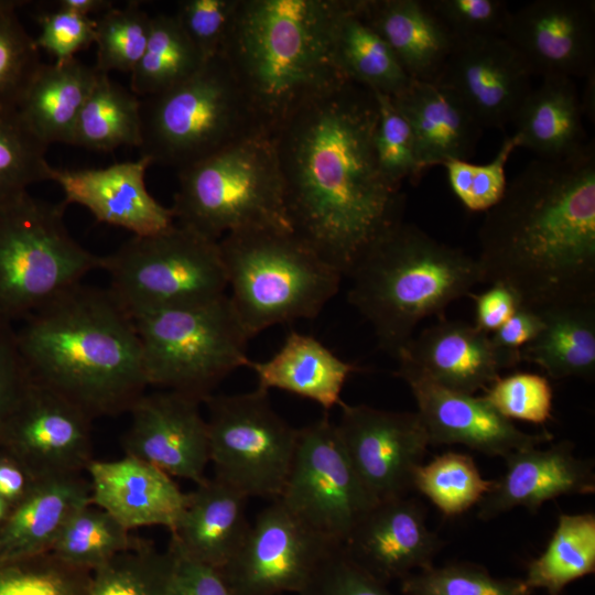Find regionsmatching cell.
<instances>
[{"label":"cell","instance_id":"obj_1","mask_svg":"<svg viewBox=\"0 0 595 595\" xmlns=\"http://www.w3.org/2000/svg\"><path fill=\"white\" fill-rule=\"evenodd\" d=\"M374 91L353 82L299 107L271 138L291 230L346 277L403 220L404 194L381 172Z\"/></svg>","mask_w":595,"mask_h":595},{"label":"cell","instance_id":"obj_2","mask_svg":"<svg viewBox=\"0 0 595 595\" xmlns=\"http://www.w3.org/2000/svg\"><path fill=\"white\" fill-rule=\"evenodd\" d=\"M482 283H501L536 311L595 302V147L531 160L478 230Z\"/></svg>","mask_w":595,"mask_h":595},{"label":"cell","instance_id":"obj_3","mask_svg":"<svg viewBox=\"0 0 595 595\" xmlns=\"http://www.w3.org/2000/svg\"><path fill=\"white\" fill-rule=\"evenodd\" d=\"M25 318L15 334L32 379L93 420L129 412L145 393L133 318L108 289L79 283Z\"/></svg>","mask_w":595,"mask_h":595},{"label":"cell","instance_id":"obj_4","mask_svg":"<svg viewBox=\"0 0 595 595\" xmlns=\"http://www.w3.org/2000/svg\"><path fill=\"white\" fill-rule=\"evenodd\" d=\"M346 1L238 0L220 53L268 133L348 80L335 46Z\"/></svg>","mask_w":595,"mask_h":595},{"label":"cell","instance_id":"obj_5","mask_svg":"<svg viewBox=\"0 0 595 595\" xmlns=\"http://www.w3.org/2000/svg\"><path fill=\"white\" fill-rule=\"evenodd\" d=\"M346 277L348 302L394 358L422 320L441 315L482 283L476 258L404 220L378 237Z\"/></svg>","mask_w":595,"mask_h":595},{"label":"cell","instance_id":"obj_6","mask_svg":"<svg viewBox=\"0 0 595 595\" xmlns=\"http://www.w3.org/2000/svg\"><path fill=\"white\" fill-rule=\"evenodd\" d=\"M218 244L229 301L250 338L274 325L316 317L344 278L292 230L229 234Z\"/></svg>","mask_w":595,"mask_h":595},{"label":"cell","instance_id":"obj_7","mask_svg":"<svg viewBox=\"0 0 595 595\" xmlns=\"http://www.w3.org/2000/svg\"><path fill=\"white\" fill-rule=\"evenodd\" d=\"M177 178L174 220L207 238L291 230L274 144L264 130L178 170Z\"/></svg>","mask_w":595,"mask_h":595},{"label":"cell","instance_id":"obj_8","mask_svg":"<svg viewBox=\"0 0 595 595\" xmlns=\"http://www.w3.org/2000/svg\"><path fill=\"white\" fill-rule=\"evenodd\" d=\"M141 117L140 156L176 171L263 130L221 53L180 84L143 98Z\"/></svg>","mask_w":595,"mask_h":595},{"label":"cell","instance_id":"obj_9","mask_svg":"<svg viewBox=\"0 0 595 595\" xmlns=\"http://www.w3.org/2000/svg\"><path fill=\"white\" fill-rule=\"evenodd\" d=\"M148 386L204 402L218 383L248 367L250 337L228 294L133 317Z\"/></svg>","mask_w":595,"mask_h":595},{"label":"cell","instance_id":"obj_10","mask_svg":"<svg viewBox=\"0 0 595 595\" xmlns=\"http://www.w3.org/2000/svg\"><path fill=\"white\" fill-rule=\"evenodd\" d=\"M66 204L22 194L0 207V317H26L100 269L69 235Z\"/></svg>","mask_w":595,"mask_h":595},{"label":"cell","instance_id":"obj_11","mask_svg":"<svg viewBox=\"0 0 595 595\" xmlns=\"http://www.w3.org/2000/svg\"><path fill=\"white\" fill-rule=\"evenodd\" d=\"M108 290L136 316L214 300L227 278L217 240L174 223L151 236H133L101 257Z\"/></svg>","mask_w":595,"mask_h":595},{"label":"cell","instance_id":"obj_12","mask_svg":"<svg viewBox=\"0 0 595 595\" xmlns=\"http://www.w3.org/2000/svg\"><path fill=\"white\" fill-rule=\"evenodd\" d=\"M209 462L217 479L247 498L278 499L286 482L299 429L272 408L268 391L209 396Z\"/></svg>","mask_w":595,"mask_h":595},{"label":"cell","instance_id":"obj_13","mask_svg":"<svg viewBox=\"0 0 595 595\" xmlns=\"http://www.w3.org/2000/svg\"><path fill=\"white\" fill-rule=\"evenodd\" d=\"M279 500L300 522L342 547L377 504L355 473L327 415L299 429L293 462Z\"/></svg>","mask_w":595,"mask_h":595},{"label":"cell","instance_id":"obj_14","mask_svg":"<svg viewBox=\"0 0 595 595\" xmlns=\"http://www.w3.org/2000/svg\"><path fill=\"white\" fill-rule=\"evenodd\" d=\"M335 548L273 500L220 572L232 595H300Z\"/></svg>","mask_w":595,"mask_h":595},{"label":"cell","instance_id":"obj_15","mask_svg":"<svg viewBox=\"0 0 595 595\" xmlns=\"http://www.w3.org/2000/svg\"><path fill=\"white\" fill-rule=\"evenodd\" d=\"M337 433L346 455L376 501L404 497L430 445L418 412L340 403Z\"/></svg>","mask_w":595,"mask_h":595},{"label":"cell","instance_id":"obj_16","mask_svg":"<svg viewBox=\"0 0 595 595\" xmlns=\"http://www.w3.org/2000/svg\"><path fill=\"white\" fill-rule=\"evenodd\" d=\"M91 422L82 409L31 377L2 430L0 448L35 480L82 474L93 461Z\"/></svg>","mask_w":595,"mask_h":595},{"label":"cell","instance_id":"obj_17","mask_svg":"<svg viewBox=\"0 0 595 595\" xmlns=\"http://www.w3.org/2000/svg\"><path fill=\"white\" fill-rule=\"evenodd\" d=\"M398 364L396 374L411 389L430 445L459 444L489 456L505 457L553 437L545 431L526 433L499 414L484 397L442 387L407 360L398 359Z\"/></svg>","mask_w":595,"mask_h":595},{"label":"cell","instance_id":"obj_18","mask_svg":"<svg viewBox=\"0 0 595 595\" xmlns=\"http://www.w3.org/2000/svg\"><path fill=\"white\" fill-rule=\"evenodd\" d=\"M532 73L502 36L456 40L437 79L484 128L511 123L531 87Z\"/></svg>","mask_w":595,"mask_h":595},{"label":"cell","instance_id":"obj_19","mask_svg":"<svg viewBox=\"0 0 595 595\" xmlns=\"http://www.w3.org/2000/svg\"><path fill=\"white\" fill-rule=\"evenodd\" d=\"M504 37L532 75L595 73V1L536 0L510 12Z\"/></svg>","mask_w":595,"mask_h":595},{"label":"cell","instance_id":"obj_20","mask_svg":"<svg viewBox=\"0 0 595 595\" xmlns=\"http://www.w3.org/2000/svg\"><path fill=\"white\" fill-rule=\"evenodd\" d=\"M199 404L196 399L170 390L143 393L129 411L131 424L122 439L125 454L171 477L203 483L209 463V440Z\"/></svg>","mask_w":595,"mask_h":595},{"label":"cell","instance_id":"obj_21","mask_svg":"<svg viewBox=\"0 0 595 595\" xmlns=\"http://www.w3.org/2000/svg\"><path fill=\"white\" fill-rule=\"evenodd\" d=\"M342 547L355 564L388 585L433 565L443 541L429 529L424 506L408 495L375 504Z\"/></svg>","mask_w":595,"mask_h":595},{"label":"cell","instance_id":"obj_22","mask_svg":"<svg viewBox=\"0 0 595 595\" xmlns=\"http://www.w3.org/2000/svg\"><path fill=\"white\" fill-rule=\"evenodd\" d=\"M147 156L102 169H55L50 181L60 185L66 205L84 206L100 223L145 237L171 227V207L161 205L147 190Z\"/></svg>","mask_w":595,"mask_h":595},{"label":"cell","instance_id":"obj_23","mask_svg":"<svg viewBox=\"0 0 595 595\" xmlns=\"http://www.w3.org/2000/svg\"><path fill=\"white\" fill-rule=\"evenodd\" d=\"M506 469L477 504L478 518L488 521L516 508L536 512L547 501L564 495L595 491L594 463L574 454L563 440L549 448L530 446L504 457Z\"/></svg>","mask_w":595,"mask_h":595},{"label":"cell","instance_id":"obj_24","mask_svg":"<svg viewBox=\"0 0 595 595\" xmlns=\"http://www.w3.org/2000/svg\"><path fill=\"white\" fill-rule=\"evenodd\" d=\"M89 475L90 504L112 516L129 531L161 526L172 531L187 501L172 477L156 466L125 456L117 461L93 459Z\"/></svg>","mask_w":595,"mask_h":595},{"label":"cell","instance_id":"obj_25","mask_svg":"<svg viewBox=\"0 0 595 595\" xmlns=\"http://www.w3.org/2000/svg\"><path fill=\"white\" fill-rule=\"evenodd\" d=\"M396 359L407 360L442 387L467 394L489 387L500 370L488 334L445 318L412 337Z\"/></svg>","mask_w":595,"mask_h":595},{"label":"cell","instance_id":"obj_26","mask_svg":"<svg viewBox=\"0 0 595 595\" xmlns=\"http://www.w3.org/2000/svg\"><path fill=\"white\" fill-rule=\"evenodd\" d=\"M391 99L413 132L423 171L451 159L468 161L474 155L483 127L450 89L412 79Z\"/></svg>","mask_w":595,"mask_h":595},{"label":"cell","instance_id":"obj_27","mask_svg":"<svg viewBox=\"0 0 595 595\" xmlns=\"http://www.w3.org/2000/svg\"><path fill=\"white\" fill-rule=\"evenodd\" d=\"M247 500L216 477L206 478L187 494L170 543L193 560L223 569L238 552L250 529Z\"/></svg>","mask_w":595,"mask_h":595},{"label":"cell","instance_id":"obj_28","mask_svg":"<svg viewBox=\"0 0 595 595\" xmlns=\"http://www.w3.org/2000/svg\"><path fill=\"white\" fill-rule=\"evenodd\" d=\"M360 13L411 79H437L455 39L428 0H360Z\"/></svg>","mask_w":595,"mask_h":595},{"label":"cell","instance_id":"obj_29","mask_svg":"<svg viewBox=\"0 0 595 595\" xmlns=\"http://www.w3.org/2000/svg\"><path fill=\"white\" fill-rule=\"evenodd\" d=\"M89 504L82 474L37 480L0 527V563L50 552L71 516Z\"/></svg>","mask_w":595,"mask_h":595},{"label":"cell","instance_id":"obj_30","mask_svg":"<svg viewBox=\"0 0 595 595\" xmlns=\"http://www.w3.org/2000/svg\"><path fill=\"white\" fill-rule=\"evenodd\" d=\"M583 116L574 80L550 75L530 90L511 123L519 148L533 152L538 159L563 160L587 144Z\"/></svg>","mask_w":595,"mask_h":595},{"label":"cell","instance_id":"obj_31","mask_svg":"<svg viewBox=\"0 0 595 595\" xmlns=\"http://www.w3.org/2000/svg\"><path fill=\"white\" fill-rule=\"evenodd\" d=\"M257 388L282 390L311 400L324 410L343 402L340 394L357 368L340 359L316 338L291 332L279 350L264 361L250 360Z\"/></svg>","mask_w":595,"mask_h":595},{"label":"cell","instance_id":"obj_32","mask_svg":"<svg viewBox=\"0 0 595 595\" xmlns=\"http://www.w3.org/2000/svg\"><path fill=\"white\" fill-rule=\"evenodd\" d=\"M99 72L77 58L39 66L17 111L29 129L47 147L71 144L80 110Z\"/></svg>","mask_w":595,"mask_h":595},{"label":"cell","instance_id":"obj_33","mask_svg":"<svg viewBox=\"0 0 595 595\" xmlns=\"http://www.w3.org/2000/svg\"><path fill=\"white\" fill-rule=\"evenodd\" d=\"M543 326L521 350V360L551 378L591 379L595 372V302L569 303L538 311Z\"/></svg>","mask_w":595,"mask_h":595},{"label":"cell","instance_id":"obj_34","mask_svg":"<svg viewBox=\"0 0 595 595\" xmlns=\"http://www.w3.org/2000/svg\"><path fill=\"white\" fill-rule=\"evenodd\" d=\"M336 58L344 76L393 97L411 83L387 42L365 21L360 0H347L336 29Z\"/></svg>","mask_w":595,"mask_h":595},{"label":"cell","instance_id":"obj_35","mask_svg":"<svg viewBox=\"0 0 595 595\" xmlns=\"http://www.w3.org/2000/svg\"><path fill=\"white\" fill-rule=\"evenodd\" d=\"M141 100L109 74L99 73L78 116L71 145L95 151L140 148Z\"/></svg>","mask_w":595,"mask_h":595},{"label":"cell","instance_id":"obj_36","mask_svg":"<svg viewBox=\"0 0 595 595\" xmlns=\"http://www.w3.org/2000/svg\"><path fill=\"white\" fill-rule=\"evenodd\" d=\"M595 572V515L562 513L545 550L529 562L523 581L533 592L561 595L578 578Z\"/></svg>","mask_w":595,"mask_h":595},{"label":"cell","instance_id":"obj_37","mask_svg":"<svg viewBox=\"0 0 595 595\" xmlns=\"http://www.w3.org/2000/svg\"><path fill=\"white\" fill-rule=\"evenodd\" d=\"M204 58L174 13L151 18L145 51L131 74V91L142 98L160 94L193 75Z\"/></svg>","mask_w":595,"mask_h":595},{"label":"cell","instance_id":"obj_38","mask_svg":"<svg viewBox=\"0 0 595 595\" xmlns=\"http://www.w3.org/2000/svg\"><path fill=\"white\" fill-rule=\"evenodd\" d=\"M139 541L107 511L89 504L71 516L50 552L71 565L95 571Z\"/></svg>","mask_w":595,"mask_h":595},{"label":"cell","instance_id":"obj_39","mask_svg":"<svg viewBox=\"0 0 595 595\" xmlns=\"http://www.w3.org/2000/svg\"><path fill=\"white\" fill-rule=\"evenodd\" d=\"M490 486L470 455L453 451L420 464L412 476V491L425 496L447 517L476 506Z\"/></svg>","mask_w":595,"mask_h":595},{"label":"cell","instance_id":"obj_40","mask_svg":"<svg viewBox=\"0 0 595 595\" xmlns=\"http://www.w3.org/2000/svg\"><path fill=\"white\" fill-rule=\"evenodd\" d=\"M47 145L25 125L17 109L0 110V207L28 188L50 181Z\"/></svg>","mask_w":595,"mask_h":595},{"label":"cell","instance_id":"obj_41","mask_svg":"<svg viewBox=\"0 0 595 595\" xmlns=\"http://www.w3.org/2000/svg\"><path fill=\"white\" fill-rule=\"evenodd\" d=\"M172 554L140 540L93 571L85 595H166Z\"/></svg>","mask_w":595,"mask_h":595},{"label":"cell","instance_id":"obj_42","mask_svg":"<svg viewBox=\"0 0 595 595\" xmlns=\"http://www.w3.org/2000/svg\"><path fill=\"white\" fill-rule=\"evenodd\" d=\"M401 595H531L523 578L495 577L485 567L455 562L430 565L400 582Z\"/></svg>","mask_w":595,"mask_h":595},{"label":"cell","instance_id":"obj_43","mask_svg":"<svg viewBox=\"0 0 595 595\" xmlns=\"http://www.w3.org/2000/svg\"><path fill=\"white\" fill-rule=\"evenodd\" d=\"M151 18L138 1L125 8H112L96 20L95 68L99 73L111 71L131 73L141 60L150 35Z\"/></svg>","mask_w":595,"mask_h":595},{"label":"cell","instance_id":"obj_44","mask_svg":"<svg viewBox=\"0 0 595 595\" xmlns=\"http://www.w3.org/2000/svg\"><path fill=\"white\" fill-rule=\"evenodd\" d=\"M93 571L53 553L0 563V595H85Z\"/></svg>","mask_w":595,"mask_h":595},{"label":"cell","instance_id":"obj_45","mask_svg":"<svg viewBox=\"0 0 595 595\" xmlns=\"http://www.w3.org/2000/svg\"><path fill=\"white\" fill-rule=\"evenodd\" d=\"M22 3L0 0V110L17 109L42 64L35 40L18 15Z\"/></svg>","mask_w":595,"mask_h":595},{"label":"cell","instance_id":"obj_46","mask_svg":"<svg viewBox=\"0 0 595 595\" xmlns=\"http://www.w3.org/2000/svg\"><path fill=\"white\" fill-rule=\"evenodd\" d=\"M374 94L378 106L375 151L380 170L398 186L405 180L415 185L424 171L418 161L413 132L390 96Z\"/></svg>","mask_w":595,"mask_h":595},{"label":"cell","instance_id":"obj_47","mask_svg":"<svg viewBox=\"0 0 595 595\" xmlns=\"http://www.w3.org/2000/svg\"><path fill=\"white\" fill-rule=\"evenodd\" d=\"M517 148L519 142L512 133L504 139L489 163L451 159L442 164L452 191L467 209L487 212L501 199L507 186L506 165Z\"/></svg>","mask_w":595,"mask_h":595},{"label":"cell","instance_id":"obj_48","mask_svg":"<svg viewBox=\"0 0 595 595\" xmlns=\"http://www.w3.org/2000/svg\"><path fill=\"white\" fill-rule=\"evenodd\" d=\"M552 396V388L545 377L516 372L498 377L483 397L510 421L542 424L551 418Z\"/></svg>","mask_w":595,"mask_h":595},{"label":"cell","instance_id":"obj_49","mask_svg":"<svg viewBox=\"0 0 595 595\" xmlns=\"http://www.w3.org/2000/svg\"><path fill=\"white\" fill-rule=\"evenodd\" d=\"M456 40L505 35L510 12L504 0H428Z\"/></svg>","mask_w":595,"mask_h":595},{"label":"cell","instance_id":"obj_50","mask_svg":"<svg viewBox=\"0 0 595 595\" xmlns=\"http://www.w3.org/2000/svg\"><path fill=\"white\" fill-rule=\"evenodd\" d=\"M238 0H183L174 13L183 31L206 61L220 53Z\"/></svg>","mask_w":595,"mask_h":595},{"label":"cell","instance_id":"obj_51","mask_svg":"<svg viewBox=\"0 0 595 595\" xmlns=\"http://www.w3.org/2000/svg\"><path fill=\"white\" fill-rule=\"evenodd\" d=\"M40 35L34 39L39 50L55 57L56 63L75 58V54L95 43L96 20L66 10L39 12Z\"/></svg>","mask_w":595,"mask_h":595},{"label":"cell","instance_id":"obj_52","mask_svg":"<svg viewBox=\"0 0 595 595\" xmlns=\"http://www.w3.org/2000/svg\"><path fill=\"white\" fill-rule=\"evenodd\" d=\"M300 595H396L388 585L355 564L343 547L324 560L310 585Z\"/></svg>","mask_w":595,"mask_h":595},{"label":"cell","instance_id":"obj_53","mask_svg":"<svg viewBox=\"0 0 595 595\" xmlns=\"http://www.w3.org/2000/svg\"><path fill=\"white\" fill-rule=\"evenodd\" d=\"M30 380L12 322L0 317V436Z\"/></svg>","mask_w":595,"mask_h":595},{"label":"cell","instance_id":"obj_54","mask_svg":"<svg viewBox=\"0 0 595 595\" xmlns=\"http://www.w3.org/2000/svg\"><path fill=\"white\" fill-rule=\"evenodd\" d=\"M172 564L166 595H232L220 570L193 560L171 543Z\"/></svg>","mask_w":595,"mask_h":595},{"label":"cell","instance_id":"obj_55","mask_svg":"<svg viewBox=\"0 0 595 595\" xmlns=\"http://www.w3.org/2000/svg\"><path fill=\"white\" fill-rule=\"evenodd\" d=\"M543 326L538 311L520 306L512 316L490 336L500 369L512 368L521 361V350L540 333Z\"/></svg>","mask_w":595,"mask_h":595},{"label":"cell","instance_id":"obj_56","mask_svg":"<svg viewBox=\"0 0 595 595\" xmlns=\"http://www.w3.org/2000/svg\"><path fill=\"white\" fill-rule=\"evenodd\" d=\"M475 304V326L489 335L507 322L521 306L518 295L501 283L490 284L482 293H470Z\"/></svg>","mask_w":595,"mask_h":595},{"label":"cell","instance_id":"obj_57","mask_svg":"<svg viewBox=\"0 0 595 595\" xmlns=\"http://www.w3.org/2000/svg\"><path fill=\"white\" fill-rule=\"evenodd\" d=\"M36 482L14 457L0 448V497L10 507L23 500Z\"/></svg>","mask_w":595,"mask_h":595},{"label":"cell","instance_id":"obj_58","mask_svg":"<svg viewBox=\"0 0 595 595\" xmlns=\"http://www.w3.org/2000/svg\"><path fill=\"white\" fill-rule=\"evenodd\" d=\"M55 3L57 9L88 18L90 14H104L113 8L110 0H58Z\"/></svg>","mask_w":595,"mask_h":595},{"label":"cell","instance_id":"obj_59","mask_svg":"<svg viewBox=\"0 0 595 595\" xmlns=\"http://www.w3.org/2000/svg\"><path fill=\"white\" fill-rule=\"evenodd\" d=\"M584 94L581 97V104L584 115L594 121L595 115V73L585 78Z\"/></svg>","mask_w":595,"mask_h":595},{"label":"cell","instance_id":"obj_60","mask_svg":"<svg viewBox=\"0 0 595 595\" xmlns=\"http://www.w3.org/2000/svg\"><path fill=\"white\" fill-rule=\"evenodd\" d=\"M10 509L9 504L0 497V527L9 515Z\"/></svg>","mask_w":595,"mask_h":595}]
</instances>
